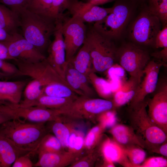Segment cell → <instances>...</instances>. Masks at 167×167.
I'll return each mask as SVG.
<instances>
[{"label":"cell","instance_id":"cell-1","mask_svg":"<svg viewBox=\"0 0 167 167\" xmlns=\"http://www.w3.org/2000/svg\"><path fill=\"white\" fill-rule=\"evenodd\" d=\"M19 75L28 76L32 80L27 84L24 91V98L20 104L26 106L38 98L45 87L54 83L64 84L75 92L66 81L50 65L46 59L37 62L15 61Z\"/></svg>","mask_w":167,"mask_h":167},{"label":"cell","instance_id":"cell-2","mask_svg":"<svg viewBox=\"0 0 167 167\" xmlns=\"http://www.w3.org/2000/svg\"><path fill=\"white\" fill-rule=\"evenodd\" d=\"M44 123L12 119L0 126V134L17 147L34 153L41 139L47 133Z\"/></svg>","mask_w":167,"mask_h":167},{"label":"cell","instance_id":"cell-3","mask_svg":"<svg viewBox=\"0 0 167 167\" xmlns=\"http://www.w3.org/2000/svg\"><path fill=\"white\" fill-rule=\"evenodd\" d=\"M18 14L24 38L41 52L48 48L51 43V37L55 29V21L26 8L20 10Z\"/></svg>","mask_w":167,"mask_h":167},{"label":"cell","instance_id":"cell-4","mask_svg":"<svg viewBox=\"0 0 167 167\" xmlns=\"http://www.w3.org/2000/svg\"><path fill=\"white\" fill-rule=\"evenodd\" d=\"M148 101L130 107L129 120L132 128L143 141L145 148L153 152L167 140V134L156 125L146 110Z\"/></svg>","mask_w":167,"mask_h":167},{"label":"cell","instance_id":"cell-5","mask_svg":"<svg viewBox=\"0 0 167 167\" xmlns=\"http://www.w3.org/2000/svg\"><path fill=\"white\" fill-rule=\"evenodd\" d=\"M136 5L129 0H117L110 7L109 13L94 23L93 28L109 39L112 41L118 38L126 27Z\"/></svg>","mask_w":167,"mask_h":167},{"label":"cell","instance_id":"cell-6","mask_svg":"<svg viewBox=\"0 0 167 167\" xmlns=\"http://www.w3.org/2000/svg\"><path fill=\"white\" fill-rule=\"evenodd\" d=\"M84 42L89 50L93 72H105L114 64L117 49L113 42L98 32L93 26L87 28Z\"/></svg>","mask_w":167,"mask_h":167},{"label":"cell","instance_id":"cell-7","mask_svg":"<svg viewBox=\"0 0 167 167\" xmlns=\"http://www.w3.org/2000/svg\"><path fill=\"white\" fill-rule=\"evenodd\" d=\"M116 60L130 75V81L138 87L144 76L145 68L150 61L148 53L133 44L126 43L117 49Z\"/></svg>","mask_w":167,"mask_h":167},{"label":"cell","instance_id":"cell-8","mask_svg":"<svg viewBox=\"0 0 167 167\" xmlns=\"http://www.w3.org/2000/svg\"><path fill=\"white\" fill-rule=\"evenodd\" d=\"M113 107V102L109 100L80 95L57 110L61 115L70 118H89L111 110Z\"/></svg>","mask_w":167,"mask_h":167},{"label":"cell","instance_id":"cell-9","mask_svg":"<svg viewBox=\"0 0 167 167\" xmlns=\"http://www.w3.org/2000/svg\"><path fill=\"white\" fill-rule=\"evenodd\" d=\"M132 23L130 30L131 39L138 44H154L156 37L161 29L162 24L158 18L148 10L147 5Z\"/></svg>","mask_w":167,"mask_h":167},{"label":"cell","instance_id":"cell-10","mask_svg":"<svg viewBox=\"0 0 167 167\" xmlns=\"http://www.w3.org/2000/svg\"><path fill=\"white\" fill-rule=\"evenodd\" d=\"M0 111L12 119L32 122H45L55 120L60 114L56 109L39 106H23L9 101L0 103Z\"/></svg>","mask_w":167,"mask_h":167},{"label":"cell","instance_id":"cell-11","mask_svg":"<svg viewBox=\"0 0 167 167\" xmlns=\"http://www.w3.org/2000/svg\"><path fill=\"white\" fill-rule=\"evenodd\" d=\"M87 30L84 23L76 17H66L63 19L61 31L64 38L66 61L68 63L83 44Z\"/></svg>","mask_w":167,"mask_h":167},{"label":"cell","instance_id":"cell-12","mask_svg":"<svg viewBox=\"0 0 167 167\" xmlns=\"http://www.w3.org/2000/svg\"><path fill=\"white\" fill-rule=\"evenodd\" d=\"M62 21V20L55 21V29L53 34L54 39L48 48V56L46 59L57 73L65 79L68 63L66 61L64 38L61 31Z\"/></svg>","mask_w":167,"mask_h":167},{"label":"cell","instance_id":"cell-13","mask_svg":"<svg viewBox=\"0 0 167 167\" xmlns=\"http://www.w3.org/2000/svg\"><path fill=\"white\" fill-rule=\"evenodd\" d=\"M159 86L157 85V90L153 97L147 101L148 113L153 123L167 134V81H163Z\"/></svg>","mask_w":167,"mask_h":167},{"label":"cell","instance_id":"cell-14","mask_svg":"<svg viewBox=\"0 0 167 167\" xmlns=\"http://www.w3.org/2000/svg\"><path fill=\"white\" fill-rule=\"evenodd\" d=\"M7 47L11 57L17 60L30 62L42 61L46 57L34 45L18 33L13 40L1 42Z\"/></svg>","mask_w":167,"mask_h":167},{"label":"cell","instance_id":"cell-15","mask_svg":"<svg viewBox=\"0 0 167 167\" xmlns=\"http://www.w3.org/2000/svg\"><path fill=\"white\" fill-rule=\"evenodd\" d=\"M163 65L162 62L149 61L144 70L143 79L130 102V107L142 102L147 95L155 91L158 83L159 71Z\"/></svg>","mask_w":167,"mask_h":167},{"label":"cell","instance_id":"cell-16","mask_svg":"<svg viewBox=\"0 0 167 167\" xmlns=\"http://www.w3.org/2000/svg\"><path fill=\"white\" fill-rule=\"evenodd\" d=\"M66 8L72 16L84 23L99 21L110 11V8L101 7L79 0H66Z\"/></svg>","mask_w":167,"mask_h":167},{"label":"cell","instance_id":"cell-17","mask_svg":"<svg viewBox=\"0 0 167 167\" xmlns=\"http://www.w3.org/2000/svg\"><path fill=\"white\" fill-rule=\"evenodd\" d=\"M79 156L69 151L43 153L38 155V161L34 164L37 167H62L74 162Z\"/></svg>","mask_w":167,"mask_h":167},{"label":"cell","instance_id":"cell-18","mask_svg":"<svg viewBox=\"0 0 167 167\" xmlns=\"http://www.w3.org/2000/svg\"><path fill=\"white\" fill-rule=\"evenodd\" d=\"M110 131L113 139L122 145H135L145 148L143 141L131 126L122 124L115 125Z\"/></svg>","mask_w":167,"mask_h":167},{"label":"cell","instance_id":"cell-19","mask_svg":"<svg viewBox=\"0 0 167 167\" xmlns=\"http://www.w3.org/2000/svg\"><path fill=\"white\" fill-rule=\"evenodd\" d=\"M33 152L20 148L0 134V167H10L20 156Z\"/></svg>","mask_w":167,"mask_h":167},{"label":"cell","instance_id":"cell-20","mask_svg":"<svg viewBox=\"0 0 167 167\" xmlns=\"http://www.w3.org/2000/svg\"><path fill=\"white\" fill-rule=\"evenodd\" d=\"M105 160L118 163L124 167H132L122 146L109 138L104 142L102 148Z\"/></svg>","mask_w":167,"mask_h":167},{"label":"cell","instance_id":"cell-21","mask_svg":"<svg viewBox=\"0 0 167 167\" xmlns=\"http://www.w3.org/2000/svg\"><path fill=\"white\" fill-rule=\"evenodd\" d=\"M68 63L88 78L89 74L93 72L92 66L89 50L85 43L84 42L77 54Z\"/></svg>","mask_w":167,"mask_h":167},{"label":"cell","instance_id":"cell-22","mask_svg":"<svg viewBox=\"0 0 167 167\" xmlns=\"http://www.w3.org/2000/svg\"><path fill=\"white\" fill-rule=\"evenodd\" d=\"M20 27L18 15L4 5L0 4V27L9 34L14 35L17 33Z\"/></svg>","mask_w":167,"mask_h":167},{"label":"cell","instance_id":"cell-23","mask_svg":"<svg viewBox=\"0 0 167 167\" xmlns=\"http://www.w3.org/2000/svg\"><path fill=\"white\" fill-rule=\"evenodd\" d=\"M26 81H0V94L9 98L11 103H19Z\"/></svg>","mask_w":167,"mask_h":167},{"label":"cell","instance_id":"cell-24","mask_svg":"<svg viewBox=\"0 0 167 167\" xmlns=\"http://www.w3.org/2000/svg\"><path fill=\"white\" fill-rule=\"evenodd\" d=\"M75 98H60L42 94L25 107L39 106L58 110L69 104Z\"/></svg>","mask_w":167,"mask_h":167},{"label":"cell","instance_id":"cell-25","mask_svg":"<svg viewBox=\"0 0 167 167\" xmlns=\"http://www.w3.org/2000/svg\"><path fill=\"white\" fill-rule=\"evenodd\" d=\"M51 122L52 131L60 142L63 148H67L69 136L73 130L71 126L63 122L61 115Z\"/></svg>","mask_w":167,"mask_h":167},{"label":"cell","instance_id":"cell-26","mask_svg":"<svg viewBox=\"0 0 167 167\" xmlns=\"http://www.w3.org/2000/svg\"><path fill=\"white\" fill-rule=\"evenodd\" d=\"M60 142L54 135L47 133L41 139L35 151L38 155L46 153L64 151Z\"/></svg>","mask_w":167,"mask_h":167},{"label":"cell","instance_id":"cell-27","mask_svg":"<svg viewBox=\"0 0 167 167\" xmlns=\"http://www.w3.org/2000/svg\"><path fill=\"white\" fill-rule=\"evenodd\" d=\"M42 94L64 98H75L78 96V94L72 88L60 83H54L46 86L43 89Z\"/></svg>","mask_w":167,"mask_h":167},{"label":"cell","instance_id":"cell-28","mask_svg":"<svg viewBox=\"0 0 167 167\" xmlns=\"http://www.w3.org/2000/svg\"><path fill=\"white\" fill-rule=\"evenodd\" d=\"M132 167H139L145 159L146 154L143 148L137 145H122Z\"/></svg>","mask_w":167,"mask_h":167},{"label":"cell","instance_id":"cell-29","mask_svg":"<svg viewBox=\"0 0 167 167\" xmlns=\"http://www.w3.org/2000/svg\"><path fill=\"white\" fill-rule=\"evenodd\" d=\"M148 8L157 17L164 26L167 24V0H149Z\"/></svg>","mask_w":167,"mask_h":167},{"label":"cell","instance_id":"cell-30","mask_svg":"<svg viewBox=\"0 0 167 167\" xmlns=\"http://www.w3.org/2000/svg\"><path fill=\"white\" fill-rule=\"evenodd\" d=\"M88 78L98 94L102 97L108 98L113 95V92L109 84L104 79L98 77L94 72H91Z\"/></svg>","mask_w":167,"mask_h":167},{"label":"cell","instance_id":"cell-31","mask_svg":"<svg viewBox=\"0 0 167 167\" xmlns=\"http://www.w3.org/2000/svg\"><path fill=\"white\" fill-rule=\"evenodd\" d=\"M52 1V0H28L26 9L35 13L48 16Z\"/></svg>","mask_w":167,"mask_h":167},{"label":"cell","instance_id":"cell-32","mask_svg":"<svg viewBox=\"0 0 167 167\" xmlns=\"http://www.w3.org/2000/svg\"><path fill=\"white\" fill-rule=\"evenodd\" d=\"M84 140L83 134L73 130L68 140V151L79 156L84 147Z\"/></svg>","mask_w":167,"mask_h":167},{"label":"cell","instance_id":"cell-33","mask_svg":"<svg viewBox=\"0 0 167 167\" xmlns=\"http://www.w3.org/2000/svg\"><path fill=\"white\" fill-rule=\"evenodd\" d=\"M105 129L100 124L92 128L87 134L84 140V147L90 150L98 142Z\"/></svg>","mask_w":167,"mask_h":167},{"label":"cell","instance_id":"cell-34","mask_svg":"<svg viewBox=\"0 0 167 167\" xmlns=\"http://www.w3.org/2000/svg\"><path fill=\"white\" fill-rule=\"evenodd\" d=\"M66 0H52L48 16L55 21L63 20L66 15L63 13L66 10Z\"/></svg>","mask_w":167,"mask_h":167},{"label":"cell","instance_id":"cell-35","mask_svg":"<svg viewBox=\"0 0 167 167\" xmlns=\"http://www.w3.org/2000/svg\"><path fill=\"white\" fill-rule=\"evenodd\" d=\"M137 88H133L127 91L119 90L113 94L114 107H119L130 102L134 96Z\"/></svg>","mask_w":167,"mask_h":167},{"label":"cell","instance_id":"cell-36","mask_svg":"<svg viewBox=\"0 0 167 167\" xmlns=\"http://www.w3.org/2000/svg\"><path fill=\"white\" fill-rule=\"evenodd\" d=\"M66 72L74 77L91 93L94 95H95V91L89 85V83L90 82L89 78L75 69L68 63Z\"/></svg>","mask_w":167,"mask_h":167},{"label":"cell","instance_id":"cell-37","mask_svg":"<svg viewBox=\"0 0 167 167\" xmlns=\"http://www.w3.org/2000/svg\"><path fill=\"white\" fill-rule=\"evenodd\" d=\"M99 124L105 129L112 127L116 125L117 122L116 114L111 110L104 112L98 115Z\"/></svg>","mask_w":167,"mask_h":167},{"label":"cell","instance_id":"cell-38","mask_svg":"<svg viewBox=\"0 0 167 167\" xmlns=\"http://www.w3.org/2000/svg\"><path fill=\"white\" fill-rule=\"evenodd\" d=\"M167 160L163 157L154 156L145 159L139 167H166Z\"/></svg>","mask_w":167,"mask_h":167},{"label":"cell","instance_id":"cell-39","mask_svg":"<svg viewBox=\"0 0 167 167\" xmlns=\"http://www.w3.org/2000/svg\"><path fill=\"white\" fill-rule=\"evenodd\" d=\"M28 0H0V2L8 6L18 14L21 10L26 8Z\"/></svg>","mask_w":167,"mask_h":167},{"label":"cell","instance_id":"cell-40","mask_svg":"<svg viewBox=\"0 0 167 167\" xmlns=\"http://www.w3.org/2000/svg\"><path fill=\"white\" fill-rule=\"evenodd\" d=\"M156 48L167 49V26H164L157 34L154 44Z\"/></svg>","mask_w":167,"mask_h":167},{"label":"cell","instance_id":"cell-41","mask_svg":"<svg viewBox=\"0 0 167 167\" xmlns=\"http://www.w3.org/2000/svg\"><path fill=\"white\" fill-rule=\"evenodd\" d=\"M0 72L6 75H19V71L16 66L1 58H0Z\"/></svg>","mask_w":167,"mask_h":167},{"label":"cell","instance_id":"cell-42","mask_svg":"<svg viewBox=\"0 0 167 167\" xmlns=\"http://www.w3.org/2000/svg\"><path fill=\"white\" fill-rule=\"evenodd\" d=\"M107 71L110 77L114 81H121L125 76V71L120 65L114 64Z\"/></svg>","mask_w":167,"mask_h":167},{"label":"cell","instance_id":"cell-43","mask_svg":"<svg viewBox=\"0 0 167 167\" xmlns=\"http://www.w3.org/2000/svg\"><path fill=\"white\" fill-rule=\"evenodd\" d=\"M32 153L19 156L15 160L12 165V167H32L34 164L29 157Z\"/></svg>","mask_w":167,"mask_h":167},{"label":"cell","instance_id":"cell-44","mask_svg":"<svg viewBox=\"0 0 167 167\" xmlns=\"http://www.w3.org/2000/svg\"><path fill=\"white\" fill-rule=\"evenodd\" d=\"M18 33L14 35H11L0 27V42L11 41L15 38Z\"/></svg>","mask_w":167,"mask_h":167},{"label":"cell","instance_id":"cell-45","mask_svg":"<svg viewBox=\"0 0 167 167\" xmlns=\"http://www.w3.org/2000/svg\"><path fill=\"white\" fill-rule=\"evenodd\" d=\"M89 156H88V158ZM89 160L88 157L87 156L80 159L77 161L74 162L71 165L73 167H88L91 166V162Z\"/></svg>","mask_w":167,"mask_h":167},{"label":"cell","instance_id":"cell-46","mask_svg":"<svg viewBox=\"0 0 167 167\" xmlns=\"http://www.w3.org/2000/svg\"><path fill=\"white\" fill-rule=\"evenodd\" d=\"M0 58L3 60L15 59L10 55L6 47L3 43L0 42Z\"/></svg>","mask_w":167,"mask_h":167},{"label":"cell","instance_id":"cell-47","mask_svg":"<svg viewBox=\"0 0 167 167\" xmlns=\"http://www.w3.org/2000/svg\"><path fill=\"white\" fill-rule=\"evenodd\" d=\"M154 152L160 154L163 156H167V140L160 145L155 150Z\"/></svg>","mask_w":167,"mask_h":167},{"label":"cell","instance_id":"cell-48","mask_svg":"<svg viewBox=\"0 0 167 167\" xmlns=\"http://www.w3.org/2000/svg\"><path fill=\"white\" fill-rule=\"evenodd\" d=\"M83 1L95 6L111 2L114 0H82Z\"/></svg>","mask_w":167,"mask_h":167},{"label":"cell","instance_id":"cell-49","mask_svg":"<svg viewBox=\"0 0 167 167\" xmlns=\"http://www.w3.org/2000/svg\"><path fill=\"white\" fill-rule=\"evenodd\" d=\"M12 119L0 111V126L6 122Z\"/></svg>","mask_w":167,"mask_h":167},{"label":"cell","instance_id":"cell-50","mask_svg":"<svg viewBox=\"0 0 167 167\" xmlns=\"http://www.w3.org/2000/svg\"><path fill=\"white\" fill-rule=\"evenodd\" d=\"M7 101L11 102L9 98L0 94V103H3Z\"/></svg>","mask_w":167,"mask_h":167},{"label":"cell","instance_id":"cell-51","mask_svg":"<svg viewBox=\"0 0 167 167\" xmlns=\"http://www.w3.org/2000/svg\"><path fill=\"white\" fill-rule=\"evenodd\" d=\"M131 2L137 4L139 3H144L146 1H148L149 0H129Z\"/></svg>","mask_w":167,"mask_h":167},{"label":"cell","instance_id":"cell-52","mask_svg":"<svg viewBox=\"0 0 167 167\" xmlns=\"http://www.w3.org/2000/svg\"><path fill=\"white\" fill-rule=\"evenodd\" d=\"M6 75L0 72V78H2L3 77L6 76Z\"/></svg>","mask_w":167,"mask_h":167}]
</instances>
